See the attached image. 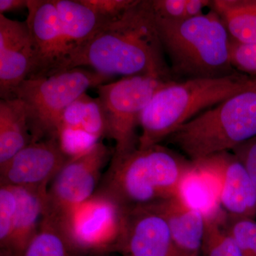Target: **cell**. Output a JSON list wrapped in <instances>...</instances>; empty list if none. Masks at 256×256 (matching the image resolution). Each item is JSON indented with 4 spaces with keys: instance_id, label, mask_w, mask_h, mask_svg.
<instances>
[{
    "instance_id": "e0dca14e",
    "label": "cell",
    "mask_w": 256,
    "mask_h": 256,
    "mask_svg": "<svg viewBox=\"0 0 256 256\" xmlns=\"http://www.w3.org/2000/svg\"><path fill=\"white\" fill-rule=\"evenodd\" d=\"M175 196L188 208L202 214L206 220L226 216L220 205L216 178L196 163L182 178Z\"/></svg>"
},
{
    "instance_id": "4316f807",
    "label": "cell",
    "mask_w": 256,
    "mask_h": 256,
    "mask_svg": "<svg viewBox=\"0 0 256 256\" xmlns=\"http://www.w3.org/2000/svg\"><path fill=\"white\" fill-rule=\"evenodd\" d=\"M230 60L236 72L256 77V44H245L230 38Z\"/></svg>"
},
{
    "instance_id": "1f68e13d",
    "label": "cell",
    "mask_w": 256,
    "mask_h": 256,
    "mask_svg": "<svg viewBox=\"0 0 256 256\" xmlns=\"http://www.w3.org/2000/svg\"><path fill=\"white\" fill-rule=\"evenodd\" d=\"M28 0H0V14L28 10Z\"/></svg>"
},
{
    "instance_id": "8992f818",
    "label": "cell",
    "mask_w": 256,
    "mask_h": 256,
    "mask_svg": "<svg viewBox=\"0 0 256 256\" xmlns=\"http://www.w3.org/2000/svg\"><path fill=\"white\" fill-rule=\"evenodd\" d=\"M110 77L92 69L76 67L24 80L13 98L24 102L33 141L56 136L62 114L88 89L108 82Z\"/></svg>"
},
{
    "instance_id": "cb8c5ba5",
    "label": "cell",
    "mask_w": 256,
    "mask_h": 256,
    "mask_svg": "<svg viewBox=\"0 0 256 256\" xmlns=\"http://www.w3.org/2000/svg\"><path fill=\"white\" fill-rule=\"evenodd\" d=\"M18 198L14 188L0 185V247L1 252H8L11 242Z\"/></svg>"
},
{
    "instance_id": "7c38bea8",
    "label": "cell",
    "mask_w": 256,
    "mask_h": 256,
    "mask_svg": "<svg viewBox=\"0 0 256 256\" xmlns=\"http://www.w3.org/2000/svg\"><path fill=\"white\" fill-rule=\"evenodd\" d=\"M194 163L216 178L220 205L227 220H256V188L245 165L233 152L218 153Z\"/></svg>"
},
{
    "instance_id": "ffe728a7",
    "label": "cell",
    "mask_w": 256,
    "mask_h": 256,
    "mask_svg": "<svg viewBox=\"0 0 256 256\" xmlns=\"http://www.w3.org/2000/svg\"><path fill=\"white\" fill-rule=\"evenodd\" d=\"M210 9L220 16L230 38L256 44V0H210Z\"/></svg>"
},
{
    "instance_id": "9a60e30c",
    "label": "cell",
    "mask_w": 256,
    "mask_h": 256,
    "mask_svg": "<svg viewBox=\"0 0 256 256\" xmlns=\"http://www.w3.org/2000/svg\"><path fill=\"white\" fill-rule=\"evenodd\" d=\"M169 225L172 238L180 256H201L206 220L188 208L176 196L156 204Z\"/></svg>"
},
{
    "instance_id": "6da1fadb",
    "label": "cell",
    "mask_w": 256,
    "mask_h": 256,
    "mask_svg": "<svg viewBox=\"0 0 256 256\" xmlns=\"http://www.w3.org/2000/svg\"><path fill=\"white\" fill-rule=\"evenodd\" d=\"M85 66L110 77L148 76L174 80L156 30L152 0H136L120 18L76 50L64 70Z\"/></svg>"
},
{
    "instance_id": "83f0119b",
    "label": "cell",
    "mask_w": 256,
    "mask_h": 256,
    "mask_svg": "<svg viewBox=\"0 0 256 256\" xmlns=\"http://www.w3.org/2000/svg\"><path fill=\"white\" fill-rule=\"evenodd\" d=\"M80 2L101 18L112 22L124 14L136 3V0H80Z\"/></svg>"
},
{
    "instance_id": "7402d4cb",
    "label": "cell",
    "mask_w": 256,
    "mask_h": 256,
    "mask_svg": "<svg viewBox=\"0 0 256 256\" xmlns=\"http://www.w3.org/2000/svg\"><path fill=\"white\" fill-rule=\"evenodd\" d=\"M64 128L82 130L99 140L106 136L105 118L98 98L86 92L74 100L62 114L56 133Z\"/></svg>"
},
{
    "instance_id": "d6a6232c",
    "label": "cell",
    "mask_w": 256,
    "mask_h": 256,
    "mask_svg": "<svg viewBox=\"0 0 256 256\" xmlns=\"http://www.w3.org/2000/svg\"><path fill=\"white\" fill-rule=\"evenodd\" d=\"M124 256H130V255H124Z\"/></svg>"
},
{
    "instance_id": "5b68a950",
    "label": "cell",
    "mask_w": 256,
    "mask_h": 256,
    "mask_svg": "<svg viewBox=\"0 0 256 256\" xmlns=\"http://www.w3.org/2000/svg\"><path fill=\"white\" fill-rule=\"evenodd\" d=\"M256 138V77L242 92L188 121L168 143L193 162L232 151Z\"/></svg>"
},
{
    "instance_id": "3957f363",
    "label": "cell",
    "mask_w": 256,
    "mask_h": 256,
    "mask_svg": "<svg viewBox=\"0 0 256 256\" xmlns=\"http://www.w3.org/2000/svg\"><path fill=\"white\" fill-rule=\"evenodd\" d=\"M156 20L174 80L217 78L236 72L230 64V35L213 10L180 20L156 15Z\"/></svg>"
},
{
    "instance_id": "4fadbf2b",
    "label": "cell",
    "mask_w": 256,
    "mask_h": 256,
    "mask_svg": "<svg viewBox=\"0 0 256 256\" xmlns=\"http://www.w3.org/2000/svg\"><path fill=\"white\" fill-rule=\"evenodd\" d=\"M114 250L131 256H180L156 204L124 212L122 234Z\"/></svg>"
},
{
    "instance_id": "52a82bcc",
    "label": "cell",
    "mask_w": 256,
    "mask_h": 256,
    "mask_svg": "<svg viewBox=\"0 0 256 256\" xmlns=\"http://www.w3.org/2000/svg\"><path fill=\"white\" fill-rule=\"evenodd\" d=\"M168 82L148 76H132L96 88L105 118L106 136L114 142L111 160L137 149L139 137L136 130L143 111L156 90Z\"/></svg>"
},
{
    "instance_id": "603a6c76",
    "label": "cell",
    "mask_w": 256,
    "mask_h": 256,
    "mask_svg": "<svg viewBox=\"0 0 256 256\" xmlns=\"http://www.w3.org/2000/svg\"><path fill=\"white\" fill-rule=\"evenodd\" d=\"M202 256H242L226 226V216L206 220Z\"/></svg>"
},
{
    "instance_id": "9c48e42d",
    "label": "cell",
    "mask_w": 256,
    "mask_h": 256,
    "mask_svg": "<svg viewBox=\"0 0 256 256\" xmlns=\"http://www.w3.org/2000/svg\"><path fill=\"white\" fill-rule=\"evenodd\" d=\"M58 220L79 252H106L114 250L119 242L124 212L112 200L95 193Z\"/></svg>"
},
{
    "instance_id": "277c9868",
    "label": "cell",
    "mask_w": 256,
    "mask_h": 256,
    "mask_svg": "<svg viewBox=\"0 0 256 256\" xmlns=\"http://www.w3.org/2000/svg\"><path fill=\"white\" fill-rule=\"evenodd\" d=\"M254 77L234 72L217 78L172 80L152 96L141 116L138 148L160 144L196 116L242 92Z\"/></svg>"
},
{
    "instance_id": "484cf974",
    "label": "cell",
    "mask_w": 256,
    "mask_h": 256,
    "mask_svg": "<svg viewBox=\"0 0 256 256\" xmlns=\"http://www.w3.org/2000/svg\"><path fill=\"white\" fill-rule=\"evenodd\" d=\"M226 226L242 256H256V220H226Z\"/></svg>"
},
{
    "instance_id": "5bb4252c",
    "label": "cell",
    "mask_w": 256,
    "mask_h": 256,
    "mask_svg": "<svg viewBox=\"0 0 256 256\" xmlns=\"http://www.w3.org/2000/svg\"><path fill=\"white\" fill-rule=\"evenodd\" d=\"M34 54L26 20H12L0 14V96L12 98L13 92L30 78Z\"/></svg>"
},
{
    "instance_id": "d6986e66",
    "label": "cell",
    "mask_w": 256,
    "mask_h": 256,
    "mask_svg": "<svg viewBox=\"0 0 256 256\" xmlns=\"http://www.w3.org/2000/svg\"><path fill=\"white\" fill-rule=\"evenodd\" d=\"M33 141L24 104L13 98L0 100V166Z\"/></svg>"
},
{
    "instance_id": "4dcf8cb0",
    "label": "cell",
    "mask_w": 256,
    "mask_h": 256,
    "mask_svg": "<svg viewBox=\"0 0 256 256\" xmlns=\"http://www.w3.org/2000/svg\"><path fill=\"white\" fill-rule=\"evenodd\" d=\"M210 0H186V18H196L204 14V9L210 8Z\"/></svg>"
},
{
    "instance_id": "2e32d148",
    "label": "cell",
    "mask_w": 256,
    "mask_h": 256,
    "mask_svg": "<svg viewBox=\"0 0 256 256\" xmlns=\"http://www.w3.org/2000/svg\"><path fill=\"white\" fill-rule=\"evenodd\" d=\"M14 188V186H13ZM18 198L11 242L1 256H16L36 234L46 212L48 188H14Z\"/></svg>"
},
{
    "instance_id": "ac0fdd59",
    "label": "cell",
    "mask_w": 256,
    "mask_h": 256,
    "mask_svg": "<svg viewBox=\"0 0 256 256\" xmlns=\"http://www.w3.org/2000/svg\"><path fill=\"white\" fill-rule=\"evenodd\" d=\"M54 2L70 50V57L110 23L82 4L80 0H54Z\"/></svg>"
},
{
    "instance_id": "ba28073f",
    "label": "cell",
    "mask_w": 256,
    "mask_h": 256,
    "mask_svg": "<svg viewBox=\"0 0 256 256\" xmlns=\"http://www.w3.org/2000/svg\"><path fill=\"white\" fill-rule=\"evenodd\" d=\"M112 156L114 152L100 140L85 154L69 160L48 188L46 212L62 220L90 198Z\"/></svg>"
},
{
    "instance_id": "8fae6325",
    "label": "cell",
    "mask_w": 256,
    "mask_h": 256,
    "mask_svg": "<svg viewBox=\"0 0 256 256\" xmlns=\"http://www.w3.org/2000/svg\"><path fill=\"white\" fill-rule=\"evenodd\" d=\"M70 160L56 136L32 141L0 166V185L48 188V184Z\"/></svg>"
},
{
    "instance_id": "f1b7e54d",
    "label": "cell",
    "mask_w": 256,
    "mask_h": 256,
    "mask_svg": "<svg viewBox=\"0 0 256 256\" xmlns=\"http://www.w3.org/2000/svg\"><path fill=\"white\" fill-rule=\"evenodd\" d=\"M156 16L170 20L186 18V0H152Z\"/></svg>"
},
{
    "instance_id": "7a4b0ae2",
    "label": "cell",
    "mask_w": 256,
    "mask_h": 256,
    "mask_svg": "<svg viewBox=\"0 0 256 256\" xmlns=\"http://www.w3.org/2000/svg\"><path fill=\"white\" fill-rule=\"evenodd\" d=\"M194 163L160 144L111 160L96 193L112 200L122 212L150 206L176 196L178 184Z\"/></svg>"
},
{
    "instance_id": "30bf717a",
    "label": "cell",
    "mask_w": 256,
    "mask_h": 256,
    "mask_svg": "<svg viewBox=\"0 0 256 256\" xmlns=\"http://www.w3.org/2000/svg\"><path fill=\"white\" fill-rule=\"evenodd\" d=\"M28 10L26 20L34 54V64L28 78L62 72L70 57V50L54 0H28Z\"/></svg>"
},
{
    "instance_id": "44dd1931",
    "label": "cell",
    "mask_w": 256,
    "mask_h": 256,
    "mask_svg": "<svg viewBox=\"0 0 256 256\" xmlns=\"http://www.w3.org/2000/svg\"><path fill=\"white\" fill-rule=\"evenodd\" d=\"M79 252L60 220L46 212L36 234L16 256H78Z\"/></svg>"
},
{
    "instance_id": "f546056e",
    "label": "cell",
    "mask_w": 256,
    "mask_h": 256,
    "mask_svg": "<svg viewBox=\"0 0 256 256\" xmlns=\"http://www.w3.org/2000/svg\"><path fill=\"white\" fill-rule=\"evenodd\" d=\"M232 152L245 165L256 190V138L240 144Z\"/></svg>"
},
{
    "instance_id": "d4e9b609",
    "label": "cell",
    "mask_w": 256,
    "mask_h": 256,
    "mask_svg": "<svg viewBox=\"0 0 256 256\" xmlns=\"http://www.w3.org/2000/svg\"><path fill=\"white\" fill-rule=\"evenodd\" d=\"M67 156L70 159L85 154L100 141L98 138L78 129L64 128L56 134Z\"/></svg>"
}]
</instances>
